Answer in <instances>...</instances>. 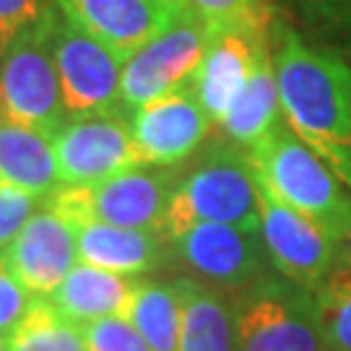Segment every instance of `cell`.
I'll return each mask as SVG.
<instances>
[{
	"label": "cell",
	"mask_w": 351,
	"mask_h": 351,
	"mask_svg": "<svg viewBox=\"0 0 351 351\" xmlns=\"http://www.w3.org/2000/svg\"><path fill=\"white\" fill-rule=\"evenodd\" d=\"M313 3L333 13H346V16H351V0H313Z\"/></svg>",
	"instance_id": "cell-30"
},
{
	"label": "cell",
	"mask_w": 351,
	"mask_h": 351,
	"mask_svg": "<svg viewBox=\"0 0 351 351\" xmlns=\"http://www.w3.org/2000/svg\"><path fill=\"white\" fill-rule=\"evenodd\" d=\"M258 177V175H255ZM261 237L274 271L307 289H320L339 268L341 245L323 226L281 203L258 180Z\"/></svg>",
	"instance_id": "cell-9"
},
{
	"label": "cell",
	"mask_w": 351,
	"mask_h": 351,
	"mask_svg": "<svg viewBox=\"0 0 351 351\" xmlns=\"http://www.w3.org/2000/svg\"><path fill=\"white\" fill-rule=\"evenodd\" d=\"M133 289H136L133 276H120L94 265L78 263L63 278V284L47 297V302L71 323L86 326L91 320L110 315L125 317L133 300Z\"/></svg>",
	"instance_id": "cell-18"
},
{
	"label": "cell",
	"mask_w": 351,
	"mask_h": 351,
	"mask_svg": "<svg viewBox=\"0 0 351 351\" xmlns=\"http://www.w3.org/2000/svg\"><path fill=\"white\" fill-rule=\"evenodd\" d=\"M336 271H343V274H351V226L346 232V237L341 242V250H339V268Z\"/></svg>",
	"instance_id": "cell-29"
},
{
	"label": "cell",
	"mask_w": 351,
	"mask_h": 351,
	"mask_svg": "<svg viewBox=\"0 0 351 351\" xmlns=\"http://www.w3.org/2000/svg\"><path fill=\"white\" fill-rule=\"evenodd\" d=\"M34 302L37 297H32L26 291L24 284L13 276L0 258V333L11 336L13 328L24 320Z\"/></svg>",
	"instance_id": "cell-28"
},
{
	"label": "cell",
	"mask_w": 351,
	"mask_h": 351,
	"mask_svg": "<svg viewBox=\"0 0 351 351\" xmlns=\"http://www.w3.org/2000/svg\"><path fill=\"white\" fill-rule=\"evenodd\" d=\"M177 177L162 167H133L94 185H60L42 201L73 224H110L164 234Z\"/></svg>",
	"instance_id": "cell-4"
},
{
	"label": "cell",
	"mask_w": 351,
	"mask_h": 351,
	"mask_svg": "<svg viewBox=\"0 0 351 351\" xmlns=\"http://www.w3.org/2000/svg\"><path fill=\"white\" fill-rule=\"evenodd\" d=\"M128 320L136 326L151 351H180L182 302L175 281L136 278Z\"/></svg>",
	"instance_id": "cell-21"
},
{
	"label": "cell",
	"mask_w": 351,
	"mask_h": 351,
	"mask_svg": "<svg viewBox=\"0 0 351 351\" xmlns=\"http://www.w3.org/2000/svg\"><path fill=\"white\" fill-rule=\"evenodd\" d=\"M58 13L55 0H0V50L24 32L52 21Z\"/></svg>",
	"instance_id": "cell-25"
},
{
	"label": "cell",
	"mask_w": 351,
	"mask_h": 351,
	"mask_svg": "<svg viewBox=\"0 0 351 351\" xmlns=\"http://www.w3.org/2000/svg\"><path fill=\"white\" fill-rule=\"evenodd\" d=\"M237 351H328L317 297L281 274H265L234 297Z\"/></svg>",
	"instance_id": "cell-5"
},
{
	"label": "cell",
	"mask_w": 351,
	"mask_h": 351,
	"mask_svg": "<svg viewBox=\"0 0 351 351\" xmlns=\"http://www.w3.org/2000/svg\"><path fill=\"white\" fill-rule=\"evenodd\" d=\"M8 351H88L81 326L71 323L47 300H37L8 336Z\"/></svg>",
	"instance_id": "cell-22"
},
{
	"label": "cell",
	"mask_w": 351,
	"mask_h": 351,
	"mask_svg": "<svg viewBox=\"0 0 351 351\" xmlns=\"http://www.w3.org/2000/svg\"><path fill=\"white\" fill-rule=\"evenodd\" d=\"M55 19L24 32L0 50V120L34 128L47 136L68 120L50 50Z\"/></svg>",
	"instance_id": "cell-6"
},
{
	"label": "cell",
	"mask_w": 351,
	"mask_h": 351,
	"mask_svg": "<svg viewBox=\"0 0 351 351\" xmlns=\"http://www.w3.org/2000/svg\"><path fill=\"white\" fill-rule=\"evenodd\" d=\"M0 185L47 198L60 188L52 136L0 120Z\"/></svg>",
	"instance_id": "cell-20"
},
{
	"label": "cell",
	"mask_w": 351,
	"mask_h": 351,
	"mask_svg": "<svg viewBox=\"0 0 351 351\" xmlns=\"http://www.w3.org/2000/svg\"><path fill=\"white\" fill-rule=\"evenodd\" d=\"M169 245L193 278H201L216 289L239 291L263 278L268 268H274L261 229L206 221L169 237Z\"/></svg>",
	"instance_id": "cell-10"
},
{
	"label": "cell",
	"mask_w": 351,
	"mask_h": 351,
	"mask_svg": "<svg viewBox=\"0 0 351 351\" xmlns=\"http://www.w3.org/2000/svg\"><path fill=\"white\" fill-rule=\"evenodd\" d=\"M0 351H8V336L0 333Z\"/></svg>",
	"instance_id": "cell-32"
},
{
	"label": "cell",
	"mask_w": 351,
	"mask_h": 351,
	"mask_svg": "<svg viewBox=\"0 0 351 351\" xmlns=\"http://www.w3.org/2000/svg\"><path fill=\"white\" fill-rule=\"evenodd\" d=\"M159 11H164L167 16H177L180 11H185V0H151Z\"/></svg>",
	"instance_id": "cell-31"
},
{
	"label": "cell",
	"mask_w": 351,
	"mask_h": 351,
	"mask_svg": "<svg viewBox=\"0 0 351 351\" xmlns=\"http://www.w3.org/2000/svg\"><path fill=\"white\" fill-rule=\"evenodd\" d=\"M261 190L247 151L234 143H211L177 177L167 206L164 237L193 224H232L261 229Z\"/></svg>",
	"instance_id": "cell-2"
},
{
	"label": "cell",
	"mask_w": 351,
	"mask_h": 351,
	"mask_svg": "<svg viewBox=\"0 0 351 351\" xmlns=\"http://www.w3.org/2000/svg\"><path fill=\"white\" fill-rule=\"evenodd\" d=\"M50 50L68 117L125 114L120 94L123 58L81 26L71 24L63 13H58L50 29Z\"/></svg>",
	"instance_id": "cell-8"
},
{
	"label": "cell",
	"mask_w": 351,
	"mask_h": 351,
	"mask_svg": "<svg viewBox=\"0 0 351 351\" xmlns=\"http://www.w3.org/2000/svg\"><path fill=\"white\" fill-rule=\"evenodd\" d=\"M315 297L328 351H351V274L336 271Z\"/></svg>",
	"instance_id": "cell-24"
},
{
	"label": "cell",
	"mask_w": 351,
	"mask_h": 351,
	"mask_svg": "<svg viewBox=\"0 0 351 351\" xmlns=\"http://www.w3.org/2000/svg\"><path fill=\"white\" fill-rule=\"evenodd\" d=\"M281 117L351 190V65L284 32L274 52Z\"/></svg>",
	"instance_id": "cell-1"
},
{
	"label": "cell",
	"mask_w": 351,
	"mask_h": 351,
	"mask_svg": "<svg viewBox=\"0 0 351 351\" xmlns=\"http://www.w3.org/2000/svg\"><path fill=\"white\" fill-rule=\"evenodd\" d=\"M185 8L208 29V34L229 29H271V13L265 0H185Z\"/></svg>",
	"instance_id": "cell-23"
},
{
	"label": "cell",
	"mask_w": 351,
	"mask_h": 351,
	"mask_svg": "<svg viewBox=\"0 0 351 351\" xmlns=\"http://www.w3.org/2000/svg\"><path fill=\"white\" fill-rule=\"evenodd\" d=\"M247 156L258 180L278 201L313 219L339 245L343 242L351 226V190L284 120Z\"/></svg>",
	"instance_id": "cell-3"
},
{
	"label": "cell",
	"mask_w": 351,
	"mask_h": 351,
	"mask_svg": "<svg viewBox=\"0 0 351 351\" xmlns=\"http://www.w3.org/2000/svg\"><path fill=\"white\" fill-rule=\"evenodd\" d=\"M281 97H278L276 63L271 45L263 42L258 50L252 73L245 88L239 91L232 110L221 120V130L229 143L239 146L242 151L255 149L261 141L281 123Z\"/></svg>",
	"instance_id": "cell-17"
},
{
	"label": "cell",
	"mask_w": 351,
	"mask_h": 351,
	"mask_svg": "<svg viewBox=\"0 0 351 351\" xmlns=\"http://www.w3.org/2000/svg\"><path fill=\"white\" fill-rule=\"evenodd\" d=\"M88 351H151L136 326L123 315H110L81 326Z\"/></svg>",
	"instance_id": "cell-26"
},
{
	"label": "cell",
	"mask_w": 351,
	"mask_h": 351,
	"mask_svg": "<svg viewBox=\"0 0 351 351\" xmlns=\"http://www.w3.org/2000/svg\"><path fill=\"white\" fill-rule=\"evenodd\" d=\"M208 42V29L188 8L172 16L156 37H151L123 63L120 94L125 114L190 86Z\"/></svg>",
	"instance_id": "cell-7"
},
{
	"label": "cell",
	"mask_w": 351,
	"mask_h": 351,
	"mask_svg": "<svg viewBox=\"0 0 351 351\" xmlns=\"http://www.w3.org/2000/svg\"><path fill=\"white\" fill-rule=\"evenodd\" d=\"M263 42H268V29L261 32L229 29L211 34L208 50L203 55L201 68L190 86L213 125H221L239 91L245 88Z\"/></svg>",
	"instance_id": "cell-14"
},
{
	"label": "cell",
	"mask_w": 351,
	"mask_h": 351,
	"mask_svg": "<svg viewBox=\"0 0 351 351\" xmlns=\"http://www.w3.org/2000/svg\"><path fill=\"white\" fill-rule=\"evenodd\" d=\"M55 5L71 24L104 42L123 60L156 37L172 19L151 0H55Z\"/></svg>",
	"instance_id": "cell-15"
},
{
	"label": "cell",
	"mask_w": 351,
	"mask_h": 351,
	"mask_svg": "<svg viewBox=\"0 0 351 351\" xmlns=\"http://www.w3.org/2000/svg\"><path fill=\"white\" fill-rule=\"evenodd\" d=\"M60 185H94L143 167L130 136L128 114L68 117L52 133Z\"/></svg>",
	"instance_id": "cell-11"
},
{
	"label": "cell",
	"mask_w": 351,
	"mask_h": 351,
	"mask_svg": "<svg viewBox=\"0 0 351 351\" xmlns=\"http://www.w3.org/2000/svg\"><path fill=\"white\" fill-rule=\"evenodd\" d=\"M0 258L32 297L47 300L78 265L75 224L42 206Z\"/></svg>",
	"instance_id": "cell-13"
},
{
	"label": "cell",
	"mask_w": 351,
	"mask_h": 351,
	"mask_svg": "<svg viewBox=\"0 0 351 351\" xmlns=\"http://www.w3.org/2000/svg\"><path fill=\"white\" fill-rule=\"evenodd\" d=\"M128 120L141 164L162 169L188 162L208 138L213 125L193 86L143 104Z\"/></svg>",
	"instance_id": "cell-12"
},
{
	"label": "cell",
	"mask_w": 351,
	"mask_h": 351,
	"mask_svg": "<svg viewBox=\"0 0 351 351\" xmlns=\"http://www.w3.org/2000/svg\"><path fill=\"white\" fill-rule=\"evenodd\" d=\"M159 232L110 224H75L78 263L94 265L120 276H141L162 263Z\"/></svg>",
	"instance_id": "cell-16"
},
{
	"label": "cell",
	"mask_w": 351,
	"mask_h": 351,
	"mask_svg": "<svg viewBox=\"0 0 351 351\" xmlns=\"http://www.w3.org/2000/svg\"><path fill=\"white\" fill-rule=\"evenodd\" d=\"M175 287L182 302L180 351H237L234 307L216 287L180 276Z\"/></svg>",
	"instance_id": "cell-19"
},
{
	"label": "cell",
	"mask_w": 351,
	"mask_h": 351,
	"mask_svg": "<svg viewBox=\"0 0 351 351\" xmlns=\"http://www.w3.org/2000/svg\"><path fill=\"white\" fill-rule=\"evenodd\" d=\"M39 206H42V198L37 195L0 185V252L19 237V232L37 213Z\"/></svg>",
	"instance_id": "cell-27"
}]
</instances>
